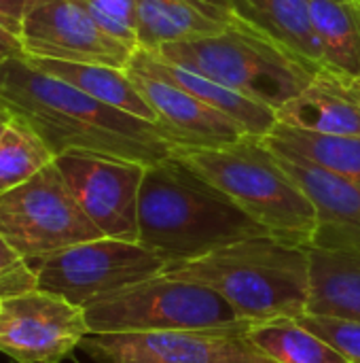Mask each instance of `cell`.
<instances>
[{"label":"cell","mask_w":360,"mask_h":363,"mask_svg":"<svg viewBox=\"0 0 360 363\" xmlns=\"http://www.w3.org/2000/svg\"><path fill=\"white\" fill-rule=\"evenodd\" d=\"M0 108L25 123L53 153H100L153 166L174 155L159 123L104 104L25 62H0Z\"/></svg>","instance_id":"6da1fadb"},{"label":"cell","mask_w":360,"mask_h":363,"mask_svg":"<svg viewBox=\"0 0 360 363\" xmlns=\"http://www.w3.org/2000/svg\"><path fill=\"white\" fill-rule=\"evenodd\" d=\"M257 236L269 234L176 155L146 166L138 200V242L168 264Z\"/></svg>","instance_id":"7a4b0ae2"},{"label":"cell","mask_w":360,"mask_h":363,"mask_svg":"<svg viewBox=\"0 0 360 363\" xmlns=\"http://www.w3.org/2000/svg\"><path fill=\"white\" fill-rule=\"evenodd\" d=\"M163 274L219 294L252 325L299 319L310 308V253L272 236L231 242L208 255L168 264Z\"/></svg>","instance_id":"3957f363"},{"label":"cell","mask_w":360,"mask_h":363,"mask_svg":"<svg viewBox=\"0 0 360 363\" xmlns=\"http://www.w3.org/2000/svg\"><path fill=\"white\" fill-rule=\"evenodd\" d=\"M174 155L231 198L272 238L312 247L316 208L261 136L223 147H176Z\"/></svg>","instance_id":"277c9868"},{"label":"cell","mask_w":360,"mask_h":363,"mask_svg":"<svg viewBox=\"0 0 360 363\" xmlns=\"http://www.w3.org/2000/svg\"><path fill=\"white\" fill-rule=\"evenodd\" d=\"M151 51L276 111L297 96L318 70L240 17L219 34L168 43Z\"/></svg>","instance_id":"5b68a950"},{"label":"cell","mask_w":360,"mask_h":363,"mask_svg":"<svg viewBox=\"0 0 360 363\" xmlns=\"http://www.w3.org/2000/svg\"><path fill=\"white\" fill-rule=\"evenodd\" d=\"M89 334L248 328L212 289L157 274L83 306Z\"/></svg>","instance_id":"8992f818"},{"label":"cell","mask_w":360,"mask_h":363,"mask_svg":"<svg viewBox=\"0 0 360 363\" xmlns=\"http://www.w3.org/2000/svg\"><path fill=\"white\" fill-rule=\"evenodd\" d=\"M38 289L87 306L119 289L157 277L168 262L140 242L95 238L28 259Z\"/></svg>","instance_id":"52a82bcc"},{"label":"cell","mask_w":360,"mask_h":363,"mask_svg":"<svg viewBox=\"0 0 360 363\" xmlns=\"http://www.w3.org/2000/svg\"><path fill=\"white\" fill-rule=\"evenodd\" d=\"M0 234L25 259L102 238L55 162L25 183L0 191Z\"/></svg>","instance_id":"ba28073f"},{"label":"cell","mask_w":360,"mask_h":363,"mask_svg":"<svg viewBox=\"0 0 360 363\" xmlns=\"http://www.w3.org/2000/svg\"><path fill=\"white\" fill-rule=\"evenodd\" d=\"M246 330L87 334L79 349L98 363H272Z\"/></svg>","instance_id":"9c48e42d"},{"label":"cell","mask_w":360,"mask_h":363,"mask_svg":"<svg viewBox=\"0 0 360 363\" xmlns=\"http://www.w3.org/2000/svg\"><path fill=\"white\" fill-rule=\"evenodd\" d=\"M53 162L102 236L138 242V200L146 172L144 164L85 151H68Z\"/></svg>","instance_id":"30bf717a"},{"label":"cell","mask_w":360,"mask_h":363,"mask_svg":"<svg viewBox=\"0 0 360 363\" xmlns=\"http://www.w3.org/2000/svg\"><path fill=\"white\" fill-rule=\"evenodd\" d=\"M89 334L85 311L62 296L32 289L0 306V353L15 363H62Z\"/></svg>","instance_id":"8fae6325"},{"label":"cell","mask_w":360,"mask_h":363,"mask_svg":"<svg viewBox=\"0 0 360 363\" xmlns=\"http://www.w3.org/2000/svg\"><path fill=\"white\" fill-rule=\"evenodd\" d=\"M19 40L23 55L125 68L134 47L106 34L79 0H25Z\"/></svg>","instance_id":"7c38bea8"},{"label":"cell","mask_w":360,"mask_h":363,"mask_svg":"<svg viewBox=\"0 0 360 363\" xmlns=\"http://www.w3.org/2000/svg\"><path fill=\"white\" fill-rule=\"evenodd\" d=\"M123 70L151 104L157 123L174 147H223L250 136L236 119L208 106L182 87L132 66Z\"/></svg>","instance_id":"4fadbf2b"},{"label":"cell","mask_w":360,"mask_h":363,"mask_svg":"<svg viewBox=\"0 0 360 363\" xmlns=\"http://www.w3.org/2000/svg\"><path fill=\"white\" fill-rule=\"evenodd\" d=\"M278 160L316 208L318 228L312 247L360 251L359 183L301 157L278 155Z\"/></svg>","instance_id":"5bb4252c"},{"label":"cell","mask_w":360,"mask_h":363,"mask_svg":"<svg viewBox=\"0 0 360 363\" xmlns=\"http://www.w3.org/2000/svg\"><path fill=\"white\" fill-rule=\"evenodd\" d=\"M278 123L331 136H360V79L318 68L278 111Z\"/></svg>","instance_id":"9a60e30c"},{"label":"cell","mask_w":360,"mask_h":363,"mask_svg":"<svg viewBox=\"0 0 360 363\" xmlns=\"http://www.w3.org/2000/svg\"><path fill=\"white\" fill-rule=\"evenodd\" d=\"M127 66L144 70L149 74H157L178 87H182L185 91H189L191 96L199 98L202 102H206L208 106L229 115L231 119H236L240 125H244V130L250 136H267L276 123H278V115L276 108L257 102L206 74H199L195 70H189L180 64L174 62H166L159 55H155L151 49H142L138 47L134 51V55L129 57Z\"/></svg>","instance_id":"2e32d148"},{"label":"cell","mask_w":360,"mask_h":363,"mask_svg":"<svg viewBox=\"0 0 360 363\" xmlns=\"http://www.w3.org/2000/svg\"><path fill=\"white\" fill-rule=\"evenodd\" d=\"M310 315L360 321V251L310 247Z\"/></svg>","instance_id":"e0dca14e"},{"label":"cell","mask_w":360,"mask_h":363,"mask_svg":"<svg viewBox=\"0 0 360 363\" xmlns=\"http://www.w3.org/2000/svg\"><path fill=\"white\" fill-rule=\"evenodd\" d=\"M233 15L269 34L314 68H325L310 0H229Z\"/></svg>","instance_id":"ac0fdd59"},{"label":"cell","mask_w":360,"mask_h":363,"mask_svg":"<svg viewBox=\"0 0 360 363\" xmlns=\"http://www.w3.org/2000/svg\"><path fill=\"white\" fill-rule=\"evenodd\" d=\"M25 62L55 79H62L87 96L110 104L119 111L136 115L140 119L157 123L155 111L138 91L134 81L127 77L123 68L106 66V64H85V62H62V60H45L23 55Z\"/></svg>","instance_id":"d6986e66"},{"label":"cell","mask_w":360,"mask_h":363,"mask_svg":"<svg viewBox=\"0 0 360 363\" xmlns=\"http://www.w3.org/2000/svg\"><path fill=\"white\" fill-rule=\"evenodd\" d=\"M138 47L159 49L168 43H178L197 36L223 32L229 23L206 15L191 0H134Z\"/></svg>","instance_id":"ffe728a7"},{"label":"cell","mask_w":360,"mask_h":363,"mask_svg":"<svg viewBox=\"0 0 360 363\" xmlns=\"http://www.w3.org/2000/svg\"><path fill=\"white\" fill-rule=\"evenodd\" d=\"M263 143L278 155L301 157L360 185V136H331L276 123Z\"/></svg>","instance_id":"44dd1931"},{"label":"cell","mask_w":360,"mask_h":363,"mask_svg":"<svg viewBox=\"0 0 360 363\" xmlns=\"http://www.w3.org/2000/svg\"><path fill=\"white\" fill-rule=\"evenodd\" d=\"M325 66L360 79V0H310Z\"/></svg>","instance_id":"7402d4cb"},{"label":"cell","mask_w":360,"mask_h":363,"mask_svg":"<svg viewBox=\"0 0 360 363\" xmlns=\"http://www.w3.org/2000/svg\"><path fill=\"white\" fill-rule=\"evenodd\" d=\"M246 336L272 363H352L299 319L252 323Z\"/></svg>","instance_id":"603a6c76"},{"label":"cell","mask_w":360,"mask_h":363,"mask_svg":"<svg viewBox=\"0 0 360 363\" xmlns=\"http://www.w3.org/2000/svg\"><path fill=\"white\" fill-rule=\"evenodd\" d=\"M47 145L21 121H8L0 138V191L17 187L53 162Z\"/></svg>","instance_id":"cb8c5ba5"},{"label":"cell","mask_w":360,"mask_h":363,"mask_svg":"<svg viewBox=\"0 0 360 363\" xmlns=\"http://www.w3.org/2000/svg\"><path fill=\"white\" fill-rule=\"evenodd\" d=\"M91 19L112 38L138 49L134 0H79Z\"/></svg>","instance_id":"d4e9b609"},{"label":"cell","mask_w":360,"mask_h":363,"mask_svg":"<svg viewBox=\"0 0 360 363\" xmlns=\"http://www.w3.org/2000/svg\"><path fill=\"white\" fill-rule=\"evenodd\" d=\"M308 330L331 342L344 357L352 363H360V321L344 317H327V315H303L299 317Z\"/></svg>","instance_id":"484cf974"},{"label":"cell","mask_w":360,"mask_h":363,"mask_svg":"<svg viewBox=\"0 0 360 363\" xmlns=\"http://www.w3.org/2000/svg\"><path fill=\"white\" fill-rule=\"evenodd\" d=\"M32 289H38V283L28 259L0 234V298H13Z\"/></svg>","instance_id":"4316f807"},{"label":"cell","mask_w":360,"mask_h":363,"mask_svg":"<svg viewBox=\"0 0 360 363\" xmlns=\"http://www.w3.org/2000/svg\"><path fill=\"white\" fill-rule=\"evenodd\" d=\"M25 0H0V23L19 36L21 17H23Z\"/></svg>","instance_id":"83f0119b"},{"label":"cell","mask_w":360,"mask_h":363,"mask_svg":"<svg viewBox=\"0 0 360 363\" xmlns=\"http://www.w3.org/2000/svg\"><path fill=\"white\" fill-rule=\"evenodd\" d=\"M191 2H195L206 15H210L212 19L223 21V23H231L238 17V15H233L229 0H191Z\"/></svg>","instance_id":"f1b7e54d"},{"label":"cell","mask_w":360,"mask_h":363,"mask_svg":"<svg viewBox=\"0 0 360 363\" xmlns=\"http://www.w3.org/2000/svg\"><path fill=\"white\" fill-rule=\"evenodd\" d=\"M19 55H23V47H21L19 36L0 23V62H4L8 57H19Z\"/></svg>","instance_id":"f546056e"},{"label":"cell","mask_w":360,"mask_h":363,"mask_svg":"<svg viewBox=\"0 0 360 363\" xmlns=\"http://www.w3.org/2000/svg\"><path fill=\"white\" fill-rule=\"evenodd\" d=\"M8 121H11V117H8L4 111H0V138H2V134H4V130H6V125H8Z\"/></svg>","instance_id":"4dcf8cb0"},{"label":"cell","mask_w":360,"mask_h":363,"mask_svg":"<svg viewBox=\"0 0 360 363\" xmlns=\"http://www.w3.org/2000/svg\"><path fill=\"white\" fill-rule=\"evenodd\" d=\"M0 306H2V298H0Z\"/></svg>","instance_id":"1f68e13d"},{"label":"cell","mask_w":360,"mask_h":363,"mask_svg":"<svg viewBox=\"0 0 360 363\" xmlns=\"http://www.w3.org/2000/svg\"><path fill=\"white\" fill-rule=\"evenodd\" d=\"M0 111H2V108H0Z\"/></svg>","instance_id":"d6a6232c"}]
</instances>
